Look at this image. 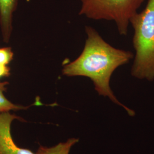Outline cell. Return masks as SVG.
<instances>
[{
	"label": "cell",
	"mask_w": 154,
	"mask_h": 154,
	"mask_svg": "<svg viewBox=\"0 0 154 154\" xmlns=\"http://www.w3.org/2000/svg\"><path fill=\"white\" fill-rule=\"evenodd\" d=\"M85 30L88 38L82 53L75 61L63 66L62 74L67 77L89 78L99 95L109 97L112 102L125 109L129 116H135L134 110L116 98L110 86L112 73L118 67L128 63L133 58L134 54L112 47L90 26H86Z\"/></svg>",
	"instance_id": "6da1fadb"
},
{
	"label": "cell",
	"mask_w": 154,
	"mask_h": 154,
	"mask_svg": "<svg viewBox=\"0 0 154 154\" xmlns=\"http://www.w3.org/2000/svg\"><path fill=\"white\" fill-rule=\"evenodd\" d=\"M134 30L133 46L135 57L131 75L138 79L154 80V0H149L145 9L131 18Z\"/></svg>",
	"instance_id": "7a4b0ae2"
},
{
	"label": "cell",
	"mask_w": 154,
	"mask_h": 154,
	"mask_svg": "<svg viewBox=\"0 0 154 154\" xmlns=\"http://www.w3.org/2000/svg\"><path fill=\"white\" fill-rule=\"evenodd\" d=\"M144 1L81 0L82 6L79 14L95 20L114 21L119 34L126 35L130 21Z\"/></svg>",
	"instance_id": "3957f363"
},
{
	"label": "cell",
	"mask_w": 154,
	"mask_h": 154,
	"mask_svg": "<svg viewBox=\"0 0 154 154\" xmlns=\"http://www.w3.org/2000/svg\"><path fill=\"white\" fill-rule=\"evenodd\" d=\"M15 119L21 118L9 111L0 112V154H37L28 149L18 147L14 142L11 129V123Z\"/></svg>",
	"instance_id": "277c9868"
},
{
	"label": "cell",
	"mask_w": 154,
	"mask_h": 154,
	"mask_svg": "<svg viewBox=\"0 0 154 154\" xmlns=\"http://www.w3.org/2000/svg\"><path fill=\"white\" fill-rule=\"evenodd\" d=\"M18 0H0V28L3 41L8 43L13 31V14L17 10Z\"/></svg>",
	"instance_id": "5b68a950"
},
{
	"label": "cell",
	"mask_w": 154,
	"mask_h": 154,
	"mask_svg": "<svg viewBox=\"0 0 154 154\" xmlns=\"http://www.w3.org/2000/svg\"><path fill=\"white\" fill-rule=\"evenodd\" d=\"M78 142V139L71 138L66 142L60 143L53 147L46 148L41 146L37 154H69L73 145Z\"/></svg>",
	"instance_id": "8992f818"
},
{
	"label": "cell",
	"mask_w": 154,
	"mask_h": 154,
	"mask_svg": "<svg viewBox=\"0 0 154 154\" xmlns=\"http://www.w3.org/2000/svg\"><path fill=\"white\" fill-rule=\"evenodd\" d=\"M8 85V82H0V112L25 109V107L15 105L6 98L4 92L6 91Z\"/></svg>",
	"instance_id": "52a82bcc"
},
{
	"label": "cell",
	"mask_w": 154,
	"mask_h": 154,
	"mask_svg": "<svg viewBox=\"0 0 154 154\" xmlns=\"http://www.w3.org/2000/svg\"><path fill=\"white\" fill-rule=\"evenodd\" d=\"M14 53L11 48L5 47L0 48V65L8 66L13 59Z\"/></svg>",
	"instance_id": "ba28073f"
},
{
	"label": "cell",
	"mask_w": 154,
	"mask_h": 154,
	"mask_svg": "<svg viewBox=\"0 0 154 154\" xmlns=\"http://www.w3.org/2000/svg\"><path fill=\"white\" fill-rule=\"evenodd\" d=\"M11 75V69L8 66L0 65V79L4 77H9Z\"/></svg>",
	"instance_id": "9c48e42d"
}]
</instances>
